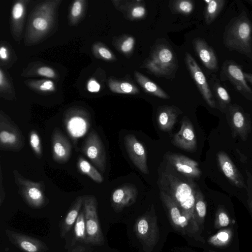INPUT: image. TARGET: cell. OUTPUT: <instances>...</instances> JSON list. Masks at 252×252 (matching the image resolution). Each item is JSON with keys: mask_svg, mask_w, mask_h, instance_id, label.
Segmentation results:
<instances>
[{"mask_svg": "<svg viewBox=\"0 0 252 252\" xmlns=\"http://www.w3.org/2000/svg\"><path fill=\"white\" fill-rule=\"evenodd\" d=\"M134 76L137 82L147 93L162 99L170 98L158 86L140 72L135 71Z\"/></svg>", "mask_w": 252, "mask_h": 252, "instance_id": "obj_28", "label": "cell"}, {"mask_svg": "<svg viewBox=\"0 0 252 252\" xmlns=\"http://www.w3.org/2000/svg\"><path fill=\"white\" fill-rule=\"evenodd\" d=\"M220 76L222 80L230 81L240 94L252 101V90L247 84L244 72L234 61L226 60L223 63Z\"/></svg>", "mask_w": 252, "mask_h": 252, "instance_id": "obj_11", "label": "cell"}, {"mask_svg": "<svg viewBox=\"0 0 252 252\" xmlns=\"http://www.w3.org/2000/svg\"><path fill=\"white\" fill-rule=\"evenodd\" d=\"M31 89L41 94H48L54 92L55 86L50 80H42L28 82L27 84Z\"/></svg>", "mask_w": 252, "mask_h": 252, "instance_id": "obj_36", "label": "cell"}, {"mask_svg": "<svg viewBox=\"0 0 252 252\" xmlns=\"http://www.w3.org/2000/svg\"><path fill=\"white\" fill-rule=\"evenodd\" d=\"M178 109L173 106L162 107L158 115V125L160 129L169 131L172 129L177 121Z\"/></svg>", "mask_w": 252, "mask_h": 252, "instance_id": "obj_27", "label": "cell"}, {"mask_svg": "<svg viewBox=\"0 0 252 252\" xmlns=\"http://www.w3.org/2000/svg\"><path fill=\"white\" fill-rule=\"evenodd\" d=\"M195 211L198 224L202 230L206 215L207 207L204 196L200 190H197L196 192Z\"/></svg>", "mask_w": 252, "mask_h": 252, "instance_id": "obj_35", "label": "cell"}, {"mask_svg": "<svg viewBox=\"0 0 252 252\" xmlns=\"http://www.w3.org/2000/svg\"><path fill=\"white\" fill-rule=\"evenodd\" d=\"M244 75L246 80L252 84V73L244 72Z\"/></svg>", "mask_w": 252, "mask_h": 252, "instance_id": "obj_47", "label": "cell"}, {"mask_svg": "<svg viewBox=\"0 0 252 252\" xmlns=\"http://www.w3.org/2000/svg\"><path fill=\"white\" fill-rule=\"evenodd\" d=\"M36 74L48 78H55L56 76L55 71L48 66H42L36 70Z\"/></svg>", "mask_w": 252, "mask_h": 252, "instance_id": "obj_42", "label": "cell"}, {"mask_svg": "<svg viewBox=\"0 0 252 252\" xmlns=\"http://www.w3.org/2000/svg\"><path fill=\"white\" fill-rule=\"evenodd\" d=\"M207 3L204 10V18L207 25L211 24L217 17L223 6L224 0H204Z\"/></svg>", "mask_w": 252, "mask_h": 252, "instance_id": "obj_32", "label": "cell"}, {"mask_svg": "<svg viewBox=\"0 0 252 252\" xmlns=\"http://www.w3.org/2000/svg\"><path fill=\"white\" fill-rule=\"evenodd\" d=\"M227 117L233 136H239L243 141H246L252 130V123L248 114L239 106L230 104L227 109Z\"/></svg>", "mask_w": 252, "mask_h": 252, "instance_id": "obj_13", "label": "cell"}, {"mask_svg": "<svg viewBox=\"0 0 252 252\" xmlns=\"http://www.w3.org/2000/svg\"><path fill=\"white\" fill-rule=\"evenodd\" d=\"M87 88L88 91L91 93H97L99 92L100 86L95 79H91L88 82Z\"/></svg>", "mask_w": 252, "mask_h": 252, "instance_id": "obj_44", "label": "cell"}, {"mask_svg": "<svg viewBox=\"0 0 252 252\" xmlns=\"http://www.w3.org/2000/svg\"><path fill=\"white\" fill-rule=\"evenodd\" d=\"M25 1H16L11 11V29L15 39H20L26 10Z\"/></svg>", "mask_w": 252, "mask_h": 252, "instance_id": "obj_26", "label": "cell"}, {"mask_svg": "<svg viewBox=\"0 0 252 252\" xmlns=\"http://www.w3.org/2000/svg\"><path fill=\"white\" fill-rule=\"evenodd\" d=\"M77 165L80 172L87 175L94 181L99 184L103 182V177L100 172L82 156L78 157Z\"/></svg>", "mask_w": 252, "mask_h": 252, "instance_id": "obj_30", "label": "cell"}, {"mask_svg": "<svg viewBox=\"0 0 252 252\" xmlns=\"http://www.w3.org/2000/svg\"><path fill=\"white\" fill-rule=\"evenodd\" d=\"M167 158L178 172L187 177L197 178L201 174L198 162L184 155L171 154Z\"/></svg>", "mask_w": 252, "mask_h": 252, "instance_id": "obj_22", "label": "cell"}, {"mask_svg": "<svg viewBox=\"0 0 252 252\" xmlns=\"http://www.w3.org/2000/svg\"><path fill=\"white\" fill-rule=\"evenodd\" d=\"M173 142L176 147L186 151L192 152L196 150V136L193 126L188 118L183 119L181 128L174 135Z\"/></svg>", "mask_w": 252, "mask_h": 252, "instance_id": "obj_19", "label": "cell"}, {"mask_svg": "<svg viewBox=\"0 0 252 252\" xmlns=\"http://www.w3.org/2000/svg\"><path fill=\"white\" fill-rule=\"evenodd\" d=\"M52 156L53 160L59 164L67 162L71 157V144L58 127L53 130L51 137Z\"/></svg>", "mask_w": 252, "mask_h": 252, "instance_id": "obj_16", "label": "cell"}, {"mask_svg": "<svg viewBox=\"0 0 252 252\" xmlns=\"http://www.w3.org/2000/svg\"><path fill=\"white\" fill-rule=\"evenodd\" d=\"M61 0L45 1L37 4L29 19L25 41L32 45L51 34L57 21V9Z\"/></svg>", "mask_w": 252, "mask_h": 252, "instance_id": "obj_2", "label": "cell"}, {"mask_svg": "<svg viewBox=\"0 0 252 252\" xmlns=\"http://www.w3.org/2000/svg\"><path fill=\"white\" fill-rule=\"evenodd\" d=\"M95 56L100 59L107 61H114L116 58L113 53L107 47L101 43L95 44L94 48Z\"/></svg>", "mask_w": 252, "mask_h": 252, "instance_id": "obj_39", "label": "cell"}, {"mask_svg": "<svg viewBox=\"0 0 252 252\" xmlns=\"http://www.w3.org/2000/svg\"><path fill=\"white\" fill-rule=\"evenodd\" d=\"M84 0H76L72 3L69 15L72 23H76L82 17L84 9Z\"/></svg>", "mask_w": 252, "mask_h": 252, "instance_id": "obj_41", "label": "cell"}, {"mask_svg": "<svg viewBox=\"0 0 252 252\" xmlns=\"http://www.w3.org/2000/svg\"><path fill=\"white\" fill-rule=\"evenodd\" d=\"M247 176V192H248V204L252 215V175L248 171H246Z\"/></svg>", "mask_w": 252, "mask_h": 252, "instance_id": "obj_43", "label": "cell"}, {"mask_svg": "<svg viewBox=\"0 0 252 252\" xmlns=\"http://www.w3.org/2000/svg\"><path fill=\"white\" fill-rule=\"evenodd\" d=\"M70 240H66L67 252H93L92 245L87 239L85 222L84 211L82 208L73 227Z\"/></svg>", "mask_w": 252, "mask_h": 252, "instance_id": "obj_14", "label": "cell"}, {"mask_svg": "<svg viewBox=\"0 0 252 252\" xmlns=\"http://www.w3.org/2000/svg\"><path fill=\"white\" fill-rule=\"evenodd\" d=\"M5 233L11 243L23 252H46L49 250L44 242L36 238L8 229Z\"/></svg>", "mask_w": 252, "mask_h": 252, "instance_id": "obj_17", "label": "cell"}, {"mask_svg": "<svg viewBox=\"0 0 252 252\" xmlns=\"http://www.w3.org/2000/svg\"><path fill=\"white\" fill-rule=\"evenodd\" d=\"M134 230L145 250L151 251L159 239V229L155 218L148 215L141 216L137 219Z\"/></svg>", "mask_w": 252, "mask_h": 252, "instance_id": "obj_9", "label": "cell"}, {"mask_svg": "<svg viewBox=\"0 0 252 252\" xmlns=\"http://www.w3.org/2000/svg\"><path fill=\"white\" fill-rule=\"evenodd\" d=\"M83 202V196H77L64 218L61 221L59 224V229L60 235L62 238H64L74 227L82 208Z\"/></svg>", "mask_w": 252, "mask_h": 252, "instance_id": "obj_25", "label": "cell"}, {"mask_svg": "<svg viewBox=\"0 0 252 252\" xmlns=\"http://www.w3.org/2000/svg\"><path fill=\"white\" fill-rule=\"evenodd\" d=\"M142 66L156 76L167 78L176 72L178 62L171 48L167 44H160L153 48Z\"/></svg>", "mask_w": 252, "mask_h": 252, "instance_id": "obj_4", "label": "cell"}, {"mask_svg": "<svg viewBox=\"0 0 252 252\" xmlns=\"http://www.w3.org/2000/svg\"><path fill=\"white\" fill-rule=\"evenodd\" d=\"M185 61L187 67L204 99L210 107L215 108V99L202 70L191 55L188 52L185 53Z\"/></svg>", "mask_w": 252, "mask_h": 252, "instance_id": "obj_15", "label": "cell"}, {"mask_svg": "<svg viewBox=\"0 0 252 252\" xmlns=\"http://www.w3.org/2000/svg\"><path fill=\"white\" fill-rule=\"evenodd\" d=\"M10 85L8 82V80L3 72L1 69L0 70V91H5L6 89H9Z\"/></svg>", "mask_w": 252, "mask_h": 252, "instance_id": "obj_45", "label": "cell"}, {"mask_svg": "<svg viewBox=\"0 0 252 252\" xmlns=\"http://www.w3.org/2000/svg\"><path fill=\"white\" fill-rule=\"evenodd\" d=\"M160 189L167 193L179 207L182 215L189 220L196 237L203 243L205 241L201 235L202 230L198 224L195 211L196 191L190 185L170 173H163L160 181Z\"/></svg>", "mask_w": 252, "mask_h": 252, "instance_id": "obj_1", "label": "cell"}, {"mask_svg": "<svg viewBox=\"0 0 252 252\" xmlns=\"http://www.w3.org/2000/svg\"><path fill=\"white\" fill-rule=\"evenodd\" d=\"M13 174L18 193L27 205L32 208L39 209L48 204V199L45 194L44 182H34L26 178L15 169L13 170Z\"/></svg>", "mask_w": 252, "mask_h": 252, "instance_id": "obj_5", "label": "cell"}, {"mask_svg": "<svg viewBox=\"0 0 252 252\" xmlns=\"http://www.w3.org/2000/svg\"><path fill=\"white\" fill-rule=\"evenodd\" d=\"M25 138L18 126L2 110L0 112V150L18 152L24 147Z\"/></svg>", "mask_w": 252, "mask_h": 252, "instance_id": "obj_8", "label": "cell"}, {"mask_svg": "<svg viewBox=\"0 0 252 252\" xmlns=\"http://www.w3.org/2000/svg\"><path fill=\"white\" fill-rule=\"evenodd\" d=\"M193 48L204 65L208 69L215 71L218 69V62L213 48L201 38L192 41Z\"/></svg>", "mask_w": 252, "mask_h": 252, "instance_id": "obj_23", "label": "cell"}, {"mask_svg": "<svg viewBox=\"0 0 252 252\" xmlns=\"http://www.w3.org/2000/svg\"><path fill=\"white\" fill-rule=\"evenodd\" d=\"M83 198L87 239L92 246H101L105 239L98 217L97 199L93 195H85Z\"/></svg>", "mask_w": 252, "mask_h": 252, "instance_id": "obj_6", "label": "cell"}, {"mask_svg": "<svg viewBox=\"0 0 252 252\" xmlns=\"http://www.w3.org/2000/svg\"><path fill=\"white\" fill-rule=\"evenodd\" d=\"M63 123L65 129L74 143L83 137L92 125L89 112L82 107H73L63 115Z\"/></svg>", "mask_w": 252, "mask_h": 252, "instance_id": "obj_7", "label": "cell"}, {"mask_svg": "<svg viewBox=\"0 0 252 252\" xmlns=\"http://www.w3.org/2000/svg\"><path fill=\"white\" fill-rule=\"evenodd\" d=\"M30 144L35 157L41 159L42 152L40 136L35 130H32L29 134Z\"/></svg>", "mask_w": 252, "mask_h": 252, "instance_id": "obj_40", "label": "cell"}, {"mask_svg": "<svg viewBox=\"0 0 252 252\" xmlns=\"http://www.w3.org/2000/svg\"><path fill=\"white\" fill-rule=\"evenodd\" d=\"M135 42V40L133 36L124 35L117 38L114 42V45L120 52L128 57L132 54Z\"/></svg>", "mask_w": 252, "mask_h": 252, "instance_id": "obj_34", "label": "cell"}, {"mask_svg": "<svg viewBox=\"0 0 252 252\" xmlns=\"http://www.w3.org/2000/svg\"><path fill=\"white\" fill-rule=\"evenodd\" d=\"M172 7L175 13L189 15L193 10L194 3L190 0H179L173 2Z\"/></svg>", "mask_w": 252, "mask_h": 252, "instance_id": "obj_37", "label": "cell"}, {"mask_svg": "<svg viewBox=\"0 0 252 252\" xmlns=\"http://www.w3.org/2000/svg\"><path fill=\"white\" fill-rule=\"evenodd\" d=\"M250 1L252 3V0H250Z\"/></svg>", "mask_w": 252, "mask_h": 252, "instance_id": "obj_49", "label": "cell"}, {"mask_svg": "<svg viewBox=\"0 0 252 252\" xmlns=\"http://www.w3.org/2000/svg\"><path fill=\"white\" fill-rule=\"evenodd\" d=\"M138 194L137 188L133 185H127L119 187L112 193L111 206L116 212L133 204Z\"/></svg>", "mask_w": 252, "mask_h": 252, "instance_id": "obj_21", "label": "cell"}, {"mask_svg": "<svg viewBox=\"0 0 252 252\" xmlns=\"http://www.w3.org/2000/svg\"><path fill=\"white\" fill-rule=\"evenodd\" d=\"M233 234V229L231 227L222 228L210 237L208 239V243L215 247H225L231 241Z\"/></svg>", "mask_w": 252, "mask_h": 252, "instance_id": "obj_33", "label": "cell"}, {"mask_svg": "<svg viewBox=\"0 0 252 252\" xmlns=\"http://www.w3.org/2000/svg\"><path fill=\"white\" fill-rule=\"evenodd\" d=\"M217 161L224 176L234 186L241 189H247L244 178L228 155L223 151L218 153Z\"/></svg>", "mask_w": 252, "mask_h": 252, "instance_id": "obj_20", "label": "cell"}, {"mask_svg": "<svg viewBox=\"0 0 252 252\" xmlns=\"http://www.w3.org/2000/svg\"><path fill=\"white\" fill-rule=\"evenodd\" d=\"M81 151L102 173L106 166V156L104 145L94 129H92L84 142Z\"/></svg>", "mask_w": 252, "mask_h": 252, "instance_id": "obj_10", "label": "cell"}, {"mask_svg": "<svg viewBox=\"0 0 252 252\" xmlns=\"http://www.w3.org/2000/svg\"><path fill=\"white\" fill-rule=\"evenodd\" d=\"M213 92L222 111H225L230 105L231 98L226 90L220 84L219 80L215 79L212 82ZM214 97V98H215Z\"/></svg>", "mask_w": 252, "mask_h": 252, "instance_id": "obj_29", "label": "cell"}, {"mask_svg": "<svg viewBox=\"0 0 252 252\" xmlns=\"http://www.w3.org/2000/svg\"><path fill=\"white\" fill-rule=\"evenodd\" d=\"M160 197L165 206L173 228L184 235H188L196 240L195 235L187 219L182 215L173 199L166 192L161 190Z\"/></svg>", "mask_w": 252, "mask_h": 252, "instance_id": "obj_12", "label": "cell"}, {"mask_svg": "<svg viewBox=\"0 0 252 252\" xmlns=\"http://www.w3.org/2000/svg\"><path fill=\"white\" fill-rule=\"evenodd\" d=\"M10 53L6 46L1 45L0 48V58L3 63L7 62L9 59Z\"/></svg>", "mask_w": 252, "mask_h": 252, "instance_id": "obj_46", "label": "cell"}, {"mask_svg": "<svg viewBox=\"0 0 252 252\" xmlns=\"http://www.w3.org/2000/svg\"><path fill=\"white\" fill-rule=\"evenodd\" d=\"M108 85L110 90L115 93L135 94L139 93L137 87L129 82L109 79Z\"/></svg>", "mask_w": 252, "mask_h": 252, "instance_id": "obj_31", "label": "cell"}, {"mask_svg": "<svg viewBox=\"0 0 252 252\" xmlns=\"http://www.w3.org/2000/svg\"><path fill=\"white\" fill-rule=\"evenodd\" d=\"M116 8L122 12L125 17L131 21L144 18L146 10L142 0L113 1Z\"/></svg>", "mask_w": 252, "mask_h": 252, "instance_id": "obj_24", "label": "cell"}, {"mask_svg": "<svg viewBox=\"0 0 252 252\" xmlns=\"http://www.w3.org/2000/svg\"><path fill=\"white\" fill-rule=\"evenodd\" d=\"M126 151L135 166L143 173L149 174L147 154L143 145L133 134H128L125 138Z\"/></svg>", "mask_w": 252, "mask_h": 252, "instance_id": "obj_18", "label": "cell"}, {"mask_svg": "<svg viewBox=\"0 0 252 252\" xmlns=\"http://www.w3.org/2000/svg\"><path fill=\"white\" fill-rule=\"evenodd\" d=\"M208 252H216V251H215L213 250H209Z\"/></svg>", "mask_w": 252, "mask_h": 252, "instance_id": "obj_48", "label": "cell"}, {"mask_svg": "<svg viewBox=\"0 0 252 252\" xmlns=\"http://www.w3.org/2000/svg\"><path fill=\"white\" fill-rule=\"evenodd\" d=\"M223 42L231 51H235L252 60V23L243 11L225 26Z\"/></svg>", "mask_w": 252, "mask_h": 252, "instance_id": "obj_3", "label": "cell"}, {"mask_svg": "<svg viewBox=\"0 0 252 252\" xmlns=\"http://www.w3.org/2000/svg\"><path fill=\"white\" fill-rule=\"evenodd\" d=\"M230 219L225 210L219 206L215 215L214 228L221 229L227 226L230 223Z\"/></svg>", "mask_w": 252, "mask_h": 252, "instance_id": "obj_38", "label": "cell"}]
</instances>
